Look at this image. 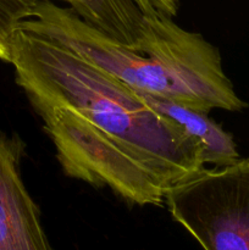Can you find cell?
<instances>
[{
  "instance_id": "1",
  "label": "cell",
  "mask_w": 249,
  "mask_h": 250,
  "mask_svg": "<svg viewBox=\"0 0 249 250\" xmlns=\"http://www.w3.org/2000/svg\"><path fill=\"white\" fill-rule=\"evenodd\" d=\"M9 62L67 177L143 207L161 205L204 168L202 148L177 122L66 46L19 27Z\"/></svg>"
},
{
  "instance_id": "2",
  "label": "cell",
  "mask_w": 249,
  "mask_h": 250,
  "mask_svg": "<svg viewBox=\"0 0 249 250\" xmlns=\"http://www.w3.org/2000/svg\"><path fill=\"white\" fill-rule=\"evenodd\" d=\"M19 27L46 37L137 92L175 100L209 114L241 111L246 103L222 68L219 50L199 33L183 29L164 12L139 50L107 38L71 7L45 0Z\"/></svg>"
},
{
  "instance_id": "3",
  "label": "cell",
  "mask_w": 249,
  "mask_h": 250,
  "mask_svg": "<svg viewBox=\"0 0 249 250\" xmlns=\"http://www.w3.org/2000/svg\"><path fill=\"white\" fill-rule=\"evenodd\" d=\"M164 203L204 250H249V159L202 168L167 189Z\"/></svg>"
},
{
  "instance_id": "4",
  "label": "cell",
  "mask_w": 249,
  "mask_h": 250,
  "mask_svg": "<svg viewBox=\"0 0 249 250\" xmlns=\"http://www.w3.org/2000/svg\"><path fill=\"white\" fill-rule=\"evenodd\" d=\"M23 154L21 138L0 129V250H53L22 180Z\"/></svg>"
},
{
  "instance_id": "5",
  "label": "cell",
  "mask_w": 249,
  "mask_h": 250,
  "mask_svg": "<svg viewBox=\"0 0 249 250\" xmlns=\"http://www.w3.org/2000/svg\"><path fill=\"white\" fill-rule=\"evenodd\" d=\"M89 26L138 50L148 42L160 11L150 0H63Z\"/></svg>"
},
{
  "instance_id": "6",
  "label": "cell",
  "mask_w": 249,
  "mask_h": 250,
  "mask_svg": "<svg viewBox=\"0 0 249 250\" xmlns=\"http://www.w3.org/2000/svg\"><path fill=\"white\" fill-rule=\"evenodd\" d=\"M137 92V90H136ZM150 107L177 122L190 137L198 142L203 150L205 164L216 167L232 165L239 160V153L233 137L209 117V114L183 105L175 100L137 92Z\"/></svg>"
},
{
  "instance_id": "7",
  "label": "cell",
  "mask_w": 249,
  "mask_h": 250,
  "mask_svg": "<svg viewBox=\"0 0 249 250\" xmlns=\"http://www.w3.org/2000/svg\"><path fill=\"white\" fill-rule=\"evenodd\" d=\"M45 0H0V59L10 61V44L16 29L31 19L39 2ZM63 1V0H60Z\"/></svg>"
},
{
  "instance_id": "8",
  "label": "cell",
  "mask_w": 249,
  "mask_h": 250,
  "mask_svg": "<svg viewBox=\"0 0 249 250\" xmlns=\"http://www.w3.org/2000/svg\"><path fill=\"white\" fill-rule=\"evenodd\" d=\"M154 4V6L159 11L164 12L167 16L173 17L177 14L178 10V0H150Z\"/></svg>"
}]
</instances>
